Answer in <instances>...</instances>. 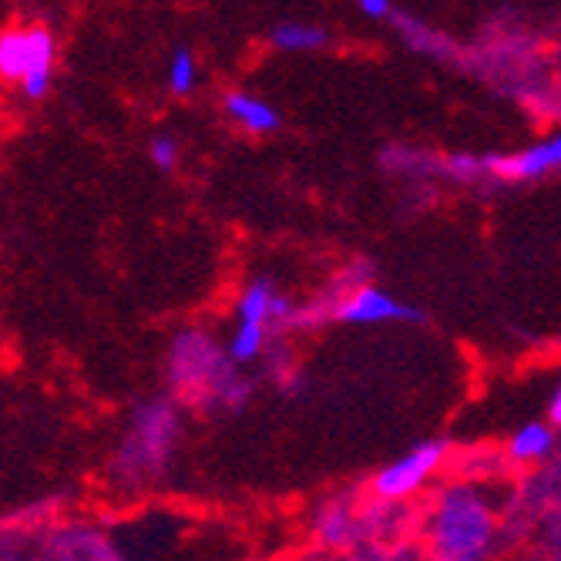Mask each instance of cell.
Instances as JSON below:
<instances>
[{
  "label": "cell",
  "mask_w": 561,
  "mask_h": 561,
  "mask_svg": "<svg viewBox=\"0 0 561 561\" xmlns=\"http://www.w3.org/2000/svg\"><path fill=\"white\" fill-rule=\"evenodd\" d=\"M195 84H198V65L192 58V50L175 47V55L169 61V88H172V94L185 98V94L195 91Z\"/></svg>",
  "instance_id": "obj_16"
},
{
  "label": "cell",
  "mask_w": 561,
  "mask_h": 561,
  "mask_svg": "<svg viewBox=\"0 0 561 561\" xmlns=\"http://www.w3.org/2000/svg\"><path fill=\"white\" fill-rule=\"evenodd\" d=\"M276 50L286 55H310V50H323L330 44V31L323 24H306V21H283L270 34Z\"/></svg>",
  "instance_id": "obj_13"
},
{
  "label": "cell",
  "mask_w": 561,
  "mask_h": 561,
  "mask_svg": "<svg viewBox=\"0 0 561 561\" xmlns=\"http://www.w3.org/2000/svg\"><path fill=\"white\" fill-rule=\"evenodd\" d=\"M236 320L263 323L279 340L296 323V302L270 276H256V279H249L242 286V293L236 299Z\"/></svg>",
  "instance_id": "obj_8"
},
{
  "label": "cell",
  "mask_w": 561,
  "mask_h": 561,
  "mask_svg": "<svg viewBox=\"0 0 561 561\" xmlns=\"http://www.w3.org/2000/svg\"><path fill=\"white\" fill-rule=\"evenodd\" d=\"M450 461V447L440 437H427L414 447H407L400 457H393L390 465H383L374 478H370V497L377 501H397L407 504L417 494H424L431 488V481L444 471V465Z\"/></svg>",
  "instance_id": "obj_4"
},
{
  "label": "cell",
  "mask_w": 561,
  "mask_h": 561,
  "mask_svg": "<svg viewBox=\"0 0 561 561\" xmlns=\"http://www.w3.org/2000/svg\"><path fill=\"white\" fill-rule=\"evenodd\" d=\"M390 24H393V31L400 34V41H403L407 47H411V50H417V55H424V58H440V61H450V58H454V41H450L444 31H437V27L417 21L414 14L397 11V14L390 18Z\"/></svg>",
  "instance_id": "obj_11"
},
{
  "label": "cell",
  "mask_w": 561,
  "mask_h": 561,
  "mask_svg": "<svg viewBox=\"0 0 561 561\" xmlns=\"http://www.w3.org/2000/svg\"><path fill=\"white\" fill-rule=\"evenodd\" d=\"M558 447V427L551 421H528L504 444V461L515 468H538Z\"/></svg>",
  "instance_id": "obj_9"
},
{
  "label": "cell",
  "mask_w": 561,
  "mask_h": 561,
  "mask_svg": "<svg viewBox=\"0 0 561 561\" xmlns=\"http://www.w3.org/2000/svg\"><path fill=\"white\" fill-rule=\"evenodd\" d=\"M548 421L561 431V383L551 390V400H548Z\"/></svg>",
  "instance_id": "obj_20"
},
{
  "label": "cell",
  "mask_w": 561,
  "mask_h": 561,
  "mask_svg": "<svg viewBox=\"0 0 561 561\" xmlns=\"http://www.w3.org/2000/svg\"><path fill=\"white\" fill-rule=\"evenodd\" d=\"M58 44L44 24L8 27L0 34V75L4 81H24L27 75H55Z\"/></svg>",
  "instance_id": "obj_5"
},
{
  "label": "cell",
  "mask_w": 561,
  "mask_h": 561,
  "mask_svg": "<svg viewBox=\"0 0 561 561\" xmlns=\"http://www.w3.org/2000/svg\"><path fill=\"white\" fill-rule=\"evenodd\" d=\"M424 554L437 561H488L497 548V512L491 497L457 481L434 494L421 522Z\"/></svg>",
  "instance_id": "obj_3"
},
{
  "label": "cell",
  "mask_w": 561,
  "mask_h": 561,
  "mask_svg": "<svg viewBox=\"0 0 561 561\" xmlns=\"http://www.w3.org/2000/svg\"><path fill=\"white\" fill-rule=\"evenodd\" d=\"M310 538L327 551H346L353 545L367 541V522L364 507L350 494L323 497L310 515Z\"/></svg>",
  "instance_id": "obj_6"
},
{
  "label": "cell",
  "mask_w": 561,
  "mask_h": 561,
  "mask_svg": "<svg viewBox=\"0 0 561 561\" xmlns=\"http://www.w3.org/2000/svg\"><path fill=\"white\" fill-rule=\"evenodd\" d=\"M165 377L172 397L202 414H236L256 397V383L239 374L226 343L202 327L175 333L165 356Z\"/></svg>",
  "instance_id": "obj_1"
},
{
  "label": "cell",
  "mask_w": 561,
  "mask_h": 561,
  "mask_svg": "<svg viewBox=\"0 0 561 561\" xmlns=\"http://www.w3.org/2000/svg\"><path fill=\"white\" fill-rule=\"evenodd\" d=\"M18 88H21L24 101H44L50 91V75H27Z\"/></svg>",
  "instance_id": "obj_18"
},
{
  "label": "cell",
  "mask_w": 561,
  "mask_h": 561,
  "mask_svg": "<svg viewBox=\"0 0 561 561\" xmlns=\"http://www.w3.org/2000/svg\"><path fill=\"white\" fill-rule=\"evenodd\" d=\"M226 115L249 135H273L283 128V115L270 105L266 98L249 94V91H229L222 98Z\"/></svg>",
  "instance_id": "obj_10"
},
{
  "label": "cell",
  "mask_w": 561,
  "mask_h": 561,
  "mask_svg": "<svg viewBox=\"0 0 561 561\" xmlns=\"http://www.w3.org/2000/svg\"><path fill=\"white\" fill-rule=\"evenodd\" d=\"M356 8H360V14L370 21H390L397 14L393 0H356Z\"/></svg>",
  "instance_id": "obj_19"
},
{
  "label": "cell",
  "mask_w": 561,
  "mask_h": 561,
  "mask_svg": "<svg viewBox=\"0 0 561 561\" xmlns=\"http://www.w3.org/2000/svg\"><path fill=\"white\" fill-rule=\"evenodd\" d=\"M484 172L494 182H538L551 172H561V128L512 156H484Z\"/></svg>",
  "instance_id": "obj_7"
},
{
  "label": "cell",
  "mask_w": 561,
  "mask_h": 561,
  "mask_svg": "<svg viewBox=\"0 0 561 561\" xmlns=\"http://www.w3.org/2000/svg\"><path fill=\"white\" fill-rule=\"evenodd\" d=\"M266 374H270V380L276 383V390L283 397H299L306 390V377H302V370L293 360V353L283 343L270 346V353H266Z\"/></svg>",
  "instance_id": "obj_14"
},
{
  "label": "cell",
  "mask_w": 561,
  "mask_h": 561,
  "mask_svg": "<svg viewBox=\"0 0 561 561\" xmlns=\"http://www.w3.org/2000/svg\"><path fill=\"white\" fill-rule=\"evenodd\" d=\"M179 156H182V145L175 135H156L148 141V159L159 172H172L179 165Z\"/></svg>",
  "instance_id": "obj_17"
},
{
  "label": "cell",
  "mask_w": 561,
  "mask_h": 561,
  "mask_svg": "<svg viewBox=\"0 0 561 561\" xmlns=\"http://www.w3.org/2000/svg\"><path fill=\"white\" fill-rule=\"evenodd\" d=\"M276 343V333L263 323H249V320H239L226 340V350L229 356L239 364V367H249V364H260L266 360L270 346Z\"/></svg>",
  "instance_id": "obj_12"
},
{
  "label": "cell",
  "mask_w": 561,
  "mask_h": 561,
  "mask_svg": "<svg viewBox=\"0 0 561 561\" xmlns=\"http://www.w3.org/2000/svg\"><path fill=\"white\" fill-rule=\"evenodd\" d=\"M440 175L457 185H478L488 179L484 156H471V151H454V156H440Z\"/></svg>",
  "instance_id": "obj_15"
},
{
  "label": "cell",
  "mask_w": 561,
  "mask_h": 561,
  "mask_svg": "<svg viewBox=\"0 0 561 561\" xmlns=\"http://www.w3.org/2000/svg\"><path fill=\"white\" fill-rule=\"evenodd\" d=\"M182 444V403L169 397L141 400L125 421L112 457V481L118 491H148L169 478Z\"/></svg>",
  "instance_id": "obj_2"
}]
</instances>
